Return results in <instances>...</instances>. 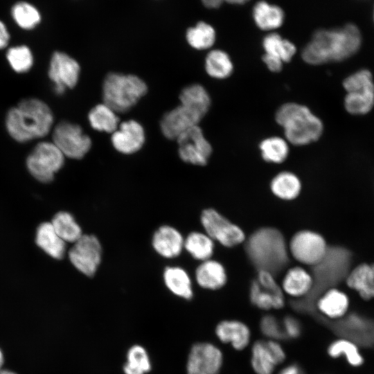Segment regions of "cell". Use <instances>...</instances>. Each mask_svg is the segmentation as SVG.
<instances>
[{"label": "cell", "instance_id": "1", "mask_svg": "<svg viewBox=\"0 0 374 374\" xmlns=\"http://www.w3.org/2000/svg\"><path fill=\"white\" fill-rule=\"evenodd\" d=\"M4 125L9 136L19 143L42 140L51 133L54 116L50 106L36 97L21 99L6 112Z\"/></svg>", "mask_w": 374, "mask_h": 374}, {"label": "cell", "instance_id": "2", "mask_svg": "<svg viewBox=\"0 0 374 374\" xmlns=\"http://www.w3.org/2000/svg\"><path fill=\"white\" fill-rule=\"evenodd\" d=\"M362 37L353 24L341 28L316 30L301 52L302 59L311 65L344 60L359 48Z\"/></svg>", "mask_w": 374, "mask_h": 374}, {"label": "cell", "instance_id": "3", "mask_svg": "<svg viewBox=\"0 0 374 374\" xmlns=\"http://www.w3.org/2000/svg\"><path fill=\"white\" fill-rule=\"evenodd\" d=\"M244 242L246 254L257 271L276 276L287 267L290 261L288 244L278 229L260 227Z\"/></svg>", "mask_w": 374, "mask_h": 374}, {"label": "cell", "instance_id": "4", "mask_svg": "<svg viewBox=\"0 0 374 374\" xmlns=\"http://www.w3.org/2000/svg\"><path fill=\"white\" fill-rule=\"evenodd\" d=\"M350 253L339 247H328L323 260L312 267L313 287L305 298L293 300L292 308L300 312H314V302L326 290L335 287L346 275L350 265Z\"/></svg>", "mask_w": 374, "mask_h": 374}, {"label": "cell", "instance_id": "5", "mask_svg": "<svg viewBox=\"0 0 374 374\" xmlns=\"http://www.w3.org/2000/svg\"><path fill=\"white\" fill-rule=\"evenodd\" d=\"M275 121L283 127L285 139L297 146L317 141L322 135L323 125L305 105L286 103L275 113Z\"/></svg>", "mask_w": 374, "mask_h": 374}, {"label": "cell", "instance_id": "6", "mask_svg": "<svg viewBox=\"0 0 374 374\" xmlns=\"http://www.w3.org/2000/svg\"><path fill=\"white\" fill-rule=\"evenodd\" d=\"M148 91L145 82L134 75L112 72L103 84L104 103L116 113H125Z\"/></svg>", "mask_w": 374, "mask_h": 374}, {"label": "cell", "instance_id": "7", "mask_svg": "<svg viewBox=\"0 0 374 374\" xmlns=\"http://www.w3.org/2000/svg\"><path fill=\"white\" fill-rule=\"evenodd\" d=\"M65 157L52 141L40 140L27 155L25 165L29 174L37 181L48 184L60 170Z\"/></svg>", "mask_w": 374, "mask_h": 374}, {"label": "cell", "instance_id": "8", "mask_svg": "<svg viewBox=\"0 0 374 374\" xmlns=\"http://www.w3.org/2000/svg\"><path fill=\"white\" fill-rule=\"evenodd\" d=\"M343 85L347 91L344 99L346 109L352 114H365L374 105V83L372 75L364 69L348 76Z\"/></svg>", "mask_w": 374, "mask_h": 374}, {"label": "cell", "instance_id": "9", "mask_svg": "<svg viewBox=\"0 0 374 374\" xmlns=\"http://www.w3.org/2000/svg\"><path fill=\"white\" fill-rule=\"evenodd\" d=\"M275 277L269 272L257 271L249 293V301L253 307L265 312L279 310L285 307V294Z\"/></svg>", "mask_w": 374, "mask_h": 374}, {"label": "cell", "instance_id": "10", "mask_svg": "<svg viewBox=\"0 0 374 374\" xmlns=\"http://www.w3.org/2000/svg\"><path fill=\"white\" fill-rule=\"evenodd\" d=\"M51 134V141L65 157L80 159L91 148V139L78 124L62 121L54 125Z\"/></svg>", "mask_w": 374, "mask_h": 374}, {"label": "cell", "instance_id": "11", "mask_svg": "<svg viewBox=\"0 0 374 374\" xmlns=\"http://www.w3.org/2000/svg\"><path fill=\"white\" fill-rule=\"evenodd\" d=\"M200 221L206 234L225 247H236L246 240L245 233L239 226L214 208L204 209Z\"/></svg>", "mask_w": 374, "mask_h": 374}, {"label": "cell", "instance_id": "12", "mask_svg": "<svg viewBox=\"0 0 374 374\" xmlns=\"http://www.w3.org/2000/svg\"><path fill=\"white\" fill-rule=\"evenodd\" d=\"M249 347V364L254 374H274L287 359L286 350L280 341L258 339Z\"/></svg>", "mask_w": 374, "mask_h": 374}, {"label": "cell", "instance_id": "13", "mask_svg": "<svg viewBox=\"0 0 374 374\" xmlns=\"http://www.w3.org/2000/svg\"><path fill=\"white\" fill-rule=\"evenodd\" d=\"M328 247L321 234L310 230L296 232L288 244L289 253L299 263L311 267L323 260Z\"/></svg>", "mask_w": 374, "mask_h": 374}, {"label": "cell", "instance_id": "14", "mask_svg": "<svg viewBox=\"0 0 374 374\" xmlns=\"http://www.w3.org/2000/svg\"><path fill=\"white\" fill-rule=\"evenodd\" d=\"M224 364L222 349L211 341H199L190 348L186 374H220Z\"/></svg>", "mask_w": 374, "mask_h": 374}, {"label": "cell", "instance_id": "15", "mask_svg": "<svg viewBox=\"0 0 374 374\" xmlns=\"http://www.w3.org/2000/svg\"><path fill=\"white\" fill-rule=\"evenodd\" d=\"M80 72V64L67 53L55 51L51 55L47 75L53 83V89L56 95L62 96L67 89L75 87Z\"/></svg>", "mask_w": 374, "mask_h": 374}, {"label": "cell", "instance_id": "16", "mask_svg": "<svg viewBox=\"0 0 374 374\" xmlns=\"http://www.w3.org/2000/svg\"><path fill=\"white\" fill-rule=\"evenodd\" d=\"M179 157L186 163L203 166L212 154V146L199 125H194L176 139Z\"/></svg>", "mask_w": 374, "mask_h": 374}, {"label": "cell", "instance_id": "17", "mask_svg": "<svg viewBox=\"0 0 374 374\" xmlns=\"http://www.w3.org/2000/svg\"><path fill=\"white\" fill-rule=\"evenodd\" d=\"M68 256L71 264L79 271L87 276H92L101 261L100 243L95 235L83 234L73 243Z\"/></svg>", "mask_w": 374, "mask_h": 374}, {"label": "cell", "instance_id": "18", "mask_svg": "<svg viewBox=\"0 0 374 374\" xmlns=\"http://www.w3.org/2000/svg\"><path fill=\"white\" fill-rule=\"evenodd\" d=\"M214 334L220 343L229 346L235 351L248 348L252 343V331L244 321L237 319H224L217 323Z\"/></svg>", "mask_w": 374, "mask_h": 374}, {"label": "cell", "instance_id": "19", "mask_svg": "<svg viewBox=\"0 0 374 374\" xmlns=\"http://www.w3.org/2000/svg\"><path fill=\"white\" fill-rule=\"evenodd\" d=\"M202 118L194 112L179 105L163 116L160 127L162 134L167 139H177L190 127L199 125Z\"/></svg>", "mask_w": 374, "mask_h": 374}, {"label": "cell", "instance_id": "20", "mask_svg": "<svg viewBox=\"0 0 374 374\" xmlns=\"http://www.w3.org/2000/svg\"><path fill=\"white\" fill-rule=\"evenodd\" d=\"M114 148L123 154H130L139 151L145 142V132L142 125L134 120L124 121L112 133Z\"/></svg>", "mask_w": 374, "mask_h": 374}, {"label": "cell", "instance_id": "21", "mask_svg": "<svg viewBox=\"0 0 374 374\" xmlns=\"http://www.w3.org/2000/svg\"><path fill=\"white\" fill-rule=\"evenodd\" d=\"M349 299L341 290L332 287L323 292L314 302V311L334 322L344 318L348 312Z\"/></svg>", "mask_w": 374, "mask_h": 374}, {"label": "cell", "instance_id": "22", "mask_svg": "<svg viewBox=\"0 0 374 374\" xmlns=\"http://www.w3.org/2000/svg\"><path fill=\"white\" fill-rule=\"evenodd\" d=\"M281 288L285 294L294 300L306 297L312 291V274L301 266L289 268L283 279Z\"/></svg>", "mask_w": 374, "mask_h": 374}, {"label": "cell", "instance_id": "23", "mask_svg": "<svg viewBox=\"0 0 374 374\" xmlns=\"http://www.w3.org/2000/svg\"><path fill=\"white\" fill-rule=\"evenodd\" d=\"M184 240L176 229L163 225L154 233L152 246L161 256L167 258L179 256L184 247Z\"/></svg>", "mask_w": 374, "mask_h": 374}, {"label": "cell", "instance_id": "24", "mask_svg": "<svg viewBox=\"0 0 374 374\" xmlns=\"http://www.w3.org/2000/svg\"><path fill=\"white\" fill-rule=\"evenodd\" d=\"M195 278L197 284L204 289L217 290L226 283L227 274L224 267L220 262L208 259L197 267Z\"/></svg>", "mask_w": 374, "mask_h": 374}, {"label": "cell", "instance_id": "25", "mask_svg": "<svg viewBox=\"0 0 374 374\" xmlns=\"http://www.w3.org/2000/svg\"><path fill=\"white\" fill-rule=\"evenodd\" d=\"M326 353L332 359L344 357L348 364L353 368L360 367L364 363L359 344L347 337L340 336L333 339L328 345Z\"/></svg>", "mask_w": 374, "mask_h": 374}, {"label": "cell", "instance_id": "26", "mask_svg": "<svg viewBox=\"0 0 374 374\" xmlns=\"http://www.w3.org/2000/svg\"><path fill=\"white\" fill-rule=\"evenodd\" d=\"M37 245L47 255L62 259L66 251V242L58 235L51 222L39 224L35 233Z\"/></svg>", "mask_w": 374, "mask_h": 374}, {"label": "cell", "instance_id": "27", "mask_svg": "<svg viewBox=\"0 0 374 374\" xmlns=\"http://www.w3.org/2000/svg\"><path fill=\"white\" fill-rule=\"evenodd\" d=\"M346 283L364 300L374 299V264H362L356 267L348 274Z\"/></svg>", "mask_w": 374, "mask_h": 374}, {"label": "cell", "instance_id": "28", "mask_svg": "<svg viewBox=\"0 0 374 374\" xmlns=\"http://www.w3.org/2000/svg\"><path fill=\"white\" fill-rule=\"evenodd\" d=\"M181 105L194 112L203 118L211 105L210 95L199 84H193L184 88L179 94Z\"/></svg>", "mask_w": 374, "mask_h": 374}, {"label": "cell", "instance_id": "29", "mask_svg": "<svg viewBox=\"0 0 374 374\" xmlns=\"http://www.w3.org/2000/svg\"><path fill=\"white\" fill-rule=\"evenodd\" d=\"M300 179L294 173L283 171L276 174L270 182V189L278 198L290 201L296 199L301 190Z\"/></svg>", "mask_w": 374, "mask_h": 374}, {"label": "cell", "instance_id": "30", "mask_svg": "<svg viewBox=\"0 0 374 374\" xmlns=\"http://www.w3.org/2000/svg\"><path fill=\"white\" fill-rule=\"evenodd\" d=\"M253 17L259 28L263 30H272L283 24L284 12L278 6L260 1L253 8Z\"/></svg>", "mask_w": 374, "mask_h": 374}, {"label": "cell", "instance_id": "31", "mask_svg": "<svg viewBox=\"0 0 374 374\" xmlns=\"http://www.w3.org/2000/svg\"><path fill=\"white\" fill-rule=\"evenodd\" d=\"M166 287L177 296L190 300L193 296L192 283L187 272L179 267H168L163 273Z\"/></svg>", "mask_w": 374, "mask_h": 374}, {"label": "cell", "instance_id": "32", "mask_svg": "<svg viewBox=\"0 0 374 374\" xmlns=\"http://www.w3.org/2000/svg\"><path fill=\"white\" fill-rule=\"evenodd\" d=\"M205 70L213 78L223 80L233 71V64L229 54L220 49L211 51L205 58Z\"/></svg>", "mask_w": 374, "mask_h": 374}, {"label": "cell", "instance_id": "33", "mask_svg": "<svg viewBox=\"0 0 374 374\" xmlns=\"http://www.w3.org/2000/svg\"><path fill=\"white\" fill-rule=\"evenodd\" d=\"M116 114L105 103L99 104L90 110L88 119L93 129L112 134L118 127L119 118Z\"/></svg>", "mask_w": 374, "mask_h": 374}, {"label": "cell", "instance_id": "34", "mask_svg": "<svg viewBox=\"0 0 374 374\" xmlns=\"http://www.w3.org/2000/svg\"><path fill=\"white\" fill-rule=\"evenodd\" d=\"M265 53L280 59L283 63L289 62L296 53V46L276 33H271L263 38Z\"/></svg>", "mask_w": 374, "mask_h": 374}, {"label": "cell", "instance_id": "35", "mask_svg": "<svg viewBox=\"0 0 374 374\" xmlns=\"http://www.w3.org/2000/svg\"><path fill=\"white\" fill-rule=\"evenodd\" d=\"M289 143L280 136H270L262 140L259 149L262 158L268 163H281L284 162L290 152Z\"/></svg>", "mask_w": 374, "mask_h": 374}, {"label": "cell", "instance_id": "36", "mask_svg": "<svg viewBox=\"0 0 374 374\" xmlns=\"http://www.w3.org/2000/svg\"><path fill=\"white\" fill-rule=\"evenodd\" d=\"M184 247L195 259L204 261L213 253L214 241L206 233L193 231L184 240Z\"/></svg>", "mask_w": 374, "mask_h": 374}, {"label": "cell", "instance_id": "37", "mask_svg": "<svg viewBox=\"0 0 374 374\" xmlns=\"http://www.w3.org/2000/svg\"><path fill=\"white\" fill-rule=\"evenodd\" d=\"M6 58L10 69L17 74L28 73L35 63V57L31 49L24 44L8 48L6 51Z\"/></svg>", "mask_w": 374, "mask_h": 374}, {"label": "cell", "instance_id": "38", "mask_svg": "<svg viewBox=\"0 0 374 374\" xmlns=\"http://www.w3.org/2000/svg\"><path fill=\"white\" fill-rule=\"evenodd\" d=\"M55 231L65 242H75L83 234L79 224L69 212L60 211L51 222Z\"/></svg>", "mask_w": 374, "mask_h": 374}, {"label": "cell", "instance_id": "39", "mask_svg": "<svg viewBox=\"0 0 374 374\" xmlns=\"http://www.w3.org/2000/svg\"><path fill=\"white\" fill-rule=\"evenodd\" d=\"M11 15L17 26L26 30L35 28L41 21L39 11L26 1L16 3L12 7Z\"/></svg>", "mask_w": 374, "mask_h": 374}, {"label": "cell", "instance_id": "40", "mask_svg": "<svg viewBox=\"0 0 374 374\" xmlns=\"http://www.w3.org/2000/svg\"><path fill=\"white\" fill-rule=\"evenodd\" d=\"M186 37L188 43L193 48L204 50L211 48L214 44L216 34L212 26L200 21L195 26L188 29Z\"/></svg>", "mask_w": 374, "mask_h": 374}, {"label": "cell", "instance_id": "41", "mask_svg": "<svg viewBox=\"0 0 374 374\" xmlns=\"http://www.w3.org/2000/svg\"><path fill=\"white\" fill-rule=\"evenodd\" d=\"M151 369L150 357L145 349L139 345L132 346L127 354L123 366L125 374H145Z\"/></svg>", "mask_w": 374, "mask_h": 374}, {"label": "cell", "instance_id": "42", "mask_svg": "<svg viewBox=\"0 0 374 374\" xmlns=\"http://www.w3.org/2000/svg\"><path fill=\"white\" fill-rule=\"evenodd\" d=\"M258 328L264 339L280 341L286 340L281 321L272 314L267 313L260 317Z\"/></svg>", "mask_w": 374, "mask_h": 374}, {"label": "cell", "instance_id": "43", "mask_svg": "<svg viewBox=\"0 0 374 374\" xmlns=\"http://www.w3.org/2000/svg\"><path fill=\"white\" fill-rule=\"evenodd\" d=\"M281 323L286 340H295L301 336L302 323L295 316L287 314L283 318Z\"/></svg>", "mask_w": 374, "mask_h": 374}, {"label": "cell", "instance_id": "44", "mask_svg": "<svg viewBox=\"0 0 374 374\" xmlns=\"http://www.w3.org/2000/svg\"><path fill=\"white\" fill-rule=\"evenodd\" d=\"M262 60L267 69L271 72L278 73L283 69V62L275 56L265 53L262 57Z\"/></svg>", "mask_w": 374, "mask_h": 374}, {"label": "cell", "instance_id": "45", "mask_svg": "<svg viewBox=\"0 0 374 374\" xmlns=\"http://www.w3.org/2000/svg\"><path fill=\"white\" fill-rule=\"evenodd\" d=\"M276 374H306L304 368L296 362H290L283 365Z\"/></svg>", "mask_w": 374, "mask_h": 374}, {"label": "cell", "instance_id": "46", "mask_svg": "<svg viewBox=\"0 0 374 374\" xmlns=\"http://www.w3.org/2000/svg\"><path fill=\"white\" fill-rule=\"evenodd\" d=\"M10 35L5 24L0 20V50L7 48Z\"/></svg>", "mask_w": 374, "mask_h": 374}, {"label": "cell", "instance_id": "47", "mask_svg": "<svg viewBox=\"0 0 374 374\" xmlns=\"http://www.w3.org/2000/svg\"><path fill=\"white\" fill-rule=\"evenodd\" d=\"M203 4L209 8H218L223 2V0H201Z\"/></svg>", "mask_w": 374, "mask_h": 374}, {"label": "cell", "instance_id": "48", "mask_svg": "<svg viewBox=\"0 0 374 374\" xmlns=\"http://www.w3.org/2000/svg\"><path fill=\"white\" fill-rule=\"evenodd\" d=\"M249 0H224V1L228 2L232 4H243L247 2Z\"/></svg>", "mask_w": 374, "mask_h": 374}, {"label": "cell", "instance_id": "49", "mask_svg": "<svg viewBox=\"0 0 374 374\" xmlns=\"http://www.w3.org/2000/svg\"><path fill=\"white\" fill-rule=\"evenodd\" d=\"M3 363H4V355L3 353V351L0 348V370L2 369Z\"/></svg>", "mask_w": 374, "mask_h": 374}, {"label": "cell", "instance_id": "50", "mask_svg": "<svg viewBox=\"0 0 374 374\" xmlns=\"http://www.w3.org/2000/svg\"><path fill=\"white\" fill-rule=\"evenodd\" d=\"M0 374H17L15 372L12 371L8 369H1L0 370Z\"/></svg>", "mask_w": 374, "mask_h": 374}]
</instances>
